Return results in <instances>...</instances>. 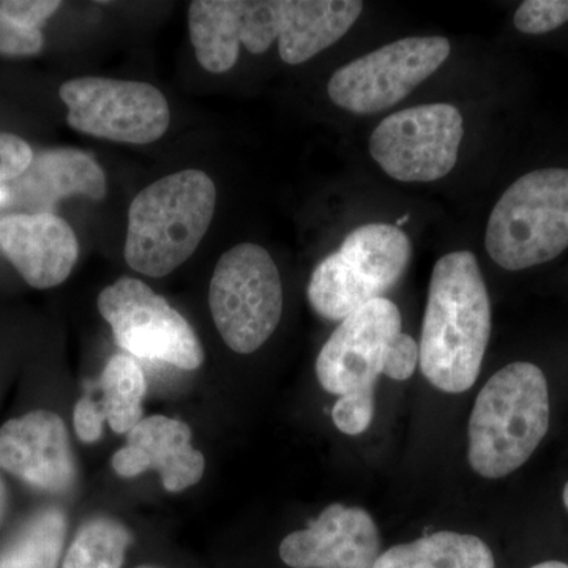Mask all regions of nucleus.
Segmentation results:
<instances>
[{
    "instance_id": "1",
    "label": "nucleus",
    "mask_w": 568,
    "mask_h": 568,
    "mask_svg": "<svg viewBox=\"0 0 568 568\" xmlns=\"http://www.w3.org/2000/svg\"><path fill=\"white\" fill-rule=\"evenodd\" d=\"M491 336V304L476 254L462 250L433 268L422 327L420 368L437 390L476 384Z\"/></svg>"
},
{
    "instance_id": "2",
    "label": "nucleus",
    "mask_w": 568,
    "mask_h": 568,
    "mask_svg": "<svg viewBox=\"0 0 568 568\" xmlns=\"http://www.w3.org/2000/svg\"><path fill=\"white\" fill-rule=\"evenodd\" d=\"M549 426L547 377L537 365L514 362L489 377L469 418L467 459L484 478L519 469L540 446Z\"/></svg>"
},
{
    "instance_id": "3",
    "label": "nucleus",
    "mask_w": 568,
    "mask_h": 568,
    "mask_svg": "<svg viewBox=\"0 0 568 568\" xmlns=\"http://www.w3.org/2000/svg\"><path fill=\"white\" fill-rule=\"evenodd\" d=\"M215 204V183L204 171H181L145 186L130 205L126 264L152 278L170 275L203 242Z\"/></svg>"
},
{
    "instance_id": "4",
    "label": "nucleus",
    "mask_w": 568,
    "mask_h": 568,
    "mask_svg": "<svg viewBox=\"0 0 568 568\" xmlns=\"http://www.w3.org/2000/svg\"><path fill=\"white\" fill-rule=\"evenodd\" d=\"M485 246L499 267L517 272L549 263L568 248V170H537L497 201Z\"/></svg>"
},
{
    "instance_id": "5",
    "label": "nucleus",
    "mask_w": 568,
    "mask_h": 568,
    "mask_svg": "<svg viewBox=\"0 0 568 568\" xmlns=\"http://www.w3.org/2000/svg\"><path fill=\"white\" fill-rule=\"evenodd\" d=\"M413 256L409 237L395 224H362L313 271L308 301L327 321H339L383 298L405 275Z\"/></svg>"
},
{
    "instance_id": "6",
    "label": "nucleus",
    "mask_w": 568,
    "mask_h": 568,
    "mask_svg": "<svg viewBox=\"0 0 568 568\" xmlns=\"http://www.w3.org/2000/svg\"><path fill=\"white\" fill-rule=\"evenodd\" d=\"M209 305L216 331L237 354H252L274 335L283 313V286L271 254L256 244L235 245L220 257Z\"/></svg>"
},
{
    "instance_id": "7",
    "label": "nucleus",
    "mask_w": 568,
    "mask_h": 568,
    "mask_svg": "<svg viewBox=\"0 0 568 568\" xmlns=\"http://www.w3.org/2000/svg\"><path fill=\"white\" fill-rule=\"evenodd\" d=\"M99 310L118 345L134 357L189 372L203 365V346L192 325L140 280L123 276L104 287Z\"/></svg>"
},
{
    "instance_id": "8",
    "label": "nucleus",
    "mask_w": 568,
    "mask_h": 568,
    "mask_svg": "<svg viewBox=\"0 0 568 568\" xmlns=\"http://www.w3.org/2000/svg\"><path fill=\"white\" fill-rule=\"evenodd\" d=\"M446 37H407L336 70L327 85L336 106L376 114L406 99L450 55Z\"/></svg>"
},
{
    "instance_id": "9",
    "label": "nucleus",
    "mask_w": 568,
    "mask_h": 568,
    "mask_svg": "<svg viewBox=\"0 0 568 568\" xmlns=\"http://www.w3.org/2000/svg\"><path fill=\"white\" fill-rule=\"evenodd\" d=\"M463 136L458 108L422 104L384 119L369 138V153L395 181L435 182L454 170Z\"/></svg>"
},
{
    "instance_id": "10",
    "label": "nucleus",
    "mask_w": 568,
    "mask_h": 568,
    "mask_svg": "<svg viewBox=\"0 0 568 568\" xmlns=\"http://www.w3.org/2000/svg\"><path fill=\"white\" fill-rule=\"evenodd\" d=\"M59 93L71 129L89 136L142 145L170 129V104L148 82L85 77L67 81Z\"/></svg>"
},
{
    "instance_id": "11",
    "label": "nucleus",
    "mask_w": 568,
    "mask_h": 568,
    "mask_svg": "<svg viewBox=\"0 0 568 568\" xmlns=\"http://www.w3.org/2000/svg\"><path fill=\"white\" fill-rule=\"evenodd\" d=\"M402 325L398 306L386 297L346 316L317 355L321 387L338 396L375 390Z\"/></svg>"
},
{
    "instance_id": "12",
    "label": "nucleus",
    "mask_w": 568,
    "mask_h": 568,
    "mask_svg": "<svg viewBox=\"0 0 568 568\" xmlns=\"http://www.w3.org/2000/svg\"><path fill=\"white\" fill-rule=\"evenodd\" d=\"M379 556L375 519L364 508L339 503L280 545V558L291 568H375Z\"/></svg>"
},
{
    "instance_id": "13",
    "label": "nucleus",
    "mask_w": 568,
    "mask_h": 568,
    "mask_svg": "<svg viewBox=\"0 0 568 568\" xmlns=\"http://www.w3.org/2000/svg\"><path fill=\"white\" fill-rule=\"evenodd\" d=\"M0 467L43 491L69 489L77 469L62 418L33 410L7 422L0 428Z\"/></svg>"
},
{
    "instance_id": "14",
    "label": "nucleus",
    "mask_w": 568,
    "mask_h": 568,
    "mask_svg": "<svg viewBox=\"0 0 568 568\" xmlns=\"http://www.w3.org/2000/svg\"><path fill=\"white\" fill-rule=\"evenodd\" d=\"M0 250L37 290L65 282L80 254L77 234L52 212L13 213L0 220Z\"/></svg>"
},
{
    "instance_id": "15",
    "label": "nucleus",
    "mask_w": 568,
    "mask_h": 568,
    "mask_svg": "<svg viewBox=\"0 0 568 568\" xmlns=\"http://www.w3.org/2000/svg\"><path fill=\"white\" fill-rule=\"evenodd\" d=\"M112 469L123 478L159 470L163 487L181 493L203 478L205 459L192 446V429L166 416L144 417L129 433L126 446L112 457Z\"/></svg>"
},
{
    "instance_id": "16",
    "label": "nucleus",
    "mask_w": 568,
    "mask_h": 568,
    "mask_svg": "<svg viewBox=\"0 0 568 568\" xmlns=\"http://www.w3.org/2000/svg\"><path fill=\"white\" fill-rule=\"evenodd\" d=\"M10 183V201L39 212H50L48 209L69 196L100 201L108 190L100 164L78 149L40 152L33 156L31 166Z\"/></svg>"
},
{
    "instance_id": "17",
    "label": "nucleus",
    "mask_w": 568,
    "mask_h": 568,
    "mask_svg": "<svg viewBox=\"0 0 568 568\" xmlns=\"http://www.w3.org/2000/svg\"><path fill=\"white\" fill-rule=\"evenodd\" d=\"M362 11L361 0H275L280 58L310 61L345 37Z\"/></svg>"
},
{
    "instance_id": "18",
    "label": "nucleus",
    "mask_w": 568,
    "mask_h": 568,
    "mask_svg": "<svg viewBox=\"0 0 568 568\" xmlns=\"http://www.w3.org/2000/svg\"><path fill=\"white\" fill-rule=\"evenodd\" d=\"M239 0H194L189 9L190 39L197 62L211 73H226L235 65L242 44Z\"/></svg>"
},
{
    "instance_id": "19",
    "label": "nucleus",
    "mask_w": 568,
    "mask_h": 568,
    "mask_svg": "<svg viewBox=\"0 0 568 568\" xmlns=\"http://www.w3.org/2000/svg\"><path fill=\"white\" fill-rule=\"evenodd\" d=\"M375 568H496L481 538L440 530L381 552Z\"/></svg>"
},
{
    "instance_id": "20",
    "label": "nucleus",
    "mask_w": 568,
    "mask_h": 568,
    "mask_svg": "<svg viewBox=\"0 0 568 568\" xmlns=\"http://www.w3.org/2000/svg\"><path fill=\"white\" fill-rule=\"evenodd\" d=\"M65 534L61 510L40 511L0 549V568H58Z\"/></svg>"
},
{
    "instance_id": "21",
    "label": "nucleus",
    "mask_w": 568,
    "mask_h": 568,
    "mask_svg": "<svg viewBox=\"0 0 568 568\" xmlns=\"http://www.w3.org/2000/svg\"><path fill=\"white\" fill-rule=\"evenodd\" d=\"M103 410L108 425L118 435L132 432L144 418V402L148 383L141 366L133 357L118 354L104 366L102 381Z\"/></svg>"
},
{
    "instance_id": "22",
    "label": "nucleus",
    "mask_w": 568,
    "mask_h": 568,
    "mask_svg": "<svg viewBox=\"0 0 568 568\" xmlns=\"http://www.w3.org/2000/svg\"><path fill=\"white\" fill-rule=\"evenodd\" d=\"M130 540L121 523L93 518L78 530L62 568H122Z\"/></svg>"
},
{
    "instance_id": "23",
    "label": "nucleus",
    "mask_w": 568,
    "mask_h": 568,
    "mask_svg": "<svg viewBox=\"0 0 568 568\" xmlns=\"http://www.w3.org/2000/svg\"><path fill=\"white\" fill-rule=\"evenodd\" d=\"M276 33L275 0L272 2H244L242 10V44L253 52L263 54L271 50Z\"/></svg>"
},
{
    "instance_id": "24",
    "label": "nucleus",
    "mask_w": 568,
    "mask_h": 568,
    "mask_svg": "<svg viewBox=\"0 0 568 568\" xmlns=\"http://www.w3.org/2000/svg\"><path fill=\"white\" fill-rule=\"evenodd\" d=\"M568 21V0H526L515 13V28L529 36L556 31Z\"/></svg>"
},
{
    "instance_id": "25",
    "label": "nucleus",
    "mask_w": 568,
    "mask_h": 568,
    "mask_svg": "<svg viewBox=\"0 0 568 568\" xmlns=\"http://www.w3.org/2000/svg\"><path fill=\"white\" fill-rule=\"evenodd\" d=\"M375 417V390L353 392L339 396L332 409V418L339 432L347 436L365 433Z\"/></svg>"
},
{
    "instance_id": "26",
    "label": "nucleus",
    "mask_w": 568,
    "mask_h": 568,
    "mask_svg": "<svg viewBox=\"0 0 568 568\" xmlns=\"http://www.w3.org/2000/svg\"><path fill=\"white\" fill-rule=\"evenodd\" d=\"M43 48L40 29L26 28L0 14V54L32 55Z\"/></svg>"
},
{
    "instance_id": "27",
    "label": "nucleus",
    "mask_w": 568,
    "mask_h": 568,
    "mask_svg": "<svg viewBox=\"0 0 568 568\" xmlns=\"http://www.w3.org/2000/svg\"><path fill=\"white\" fill-rule=\"evenodd\" d=\"M33 160L28 142L10 133H0V183L20 178Z\"/></svg>"
},
{
    "instance_id": "28",
    "label": "nucleus",
    "mask_w": 568,
    "mask_h": 568,
    "mask_svg": "<svg viewBox=\"0 0 568 568\" xmlns=\"http://www.w3.org/2000/svg\"><path fill=\"white\" fill-rule=\"evenodd\" d=\"M417 365H420V347L413 336L402 332L396 336L394 346L388 353L383 375L394 381H406L416 373Z\"/></svg>"
},
{
    "instance_id": "29",
    "label": "nucleus",
    "mask_w": 568,
    "mask_h": 568,
    "mask_svg": "<svg viewBox=\"0 0 568 568\" xmlns=\"http://www.w3.org/2000/svg\"><path fill=\"white\" fill-rule=\"evenodd\" d=\"M61 6L58 0H3L0 14L26 28L39 29Z\"/></svg>"
},
{
    "instance_id": "30",
    "label": "nucleus",
    "mask_w": 568,
    "mask_h": 568,
    "mask_svg": "<svg viewBox=\"0 0 568 568\" xmlns=\"http://www.w3.org/2000/svg\"><path fill=\"white\" fill-rule=\"evenodd\" d=\"M106 420L102 406L92 398H81L73 410L74 432L85 444L97 443L103 435V424Z\"/></svg>"
},
{
    "instance_id": "31",
    "label": "nucleus",
    "mask_w": 568,
    "mask_h": 568,
    "mask_svg": "<svg viewBox=\"0 0 568 568\" xmlns=\"http://www.w3.org/2000/svg\"><path fill=\"white\" fill-rule=\"evenodd\" d=\"M7 507V489L6 485H3L2 478H0V519L3 517V511H6Z\"/></svg>"
},
{
    "instance_id": "32",
    "label": "nucleus",
    "mask_w": 568,
    "mask_h": 568,
    "mask_svg": "<svg viewBox=\"0 0 568 568\" xmlns=\"http://www.w3.org/2000/svg\"><path fill=\"white\" fill-rule=\"evenodd\" d=\"M530 568H568V566L559 562V560H547V562L537 564V566Z\"/></svg>"
},
{
    "instance_id": "33",
    "label": "nucleus",
    "mask_w": 568,
    "mask_h": 568,
    "mask_svg": "<svg viewBox=\"0 0 568 568\" xmlns=\"http://www.w3.org/2000/svg\"><path fill=\"white\" fill-rule=\"evenodd\" d=\"M9 189H7V185H3V183H0V207H2V205L9 204Z\"/></svg>"
},
{
    "instance_id": "34",
    "label": "nucleus",
    "mask_w": 568,
    "mask_h": 568,
    "mask_svg": "<svg viewBox=\"0 0 568 568\" xmlns=\"http://www.w3.org/2000/svg\"><path fill=\"white\" fill-rule=\"evenodd\" d=\"M562 499H564V506H566V508L568 510V481H567L566 488H564Z\"/></svg>"
},
{
    "instance_id": "35",
    "label": "nucleus",
    "mask_w": 568,
    "mask_h": 568,
    "mask_svg": "<svg viewBox=\"0 0 568 568\" xmlns=\"http://www.w3.org/2000/svg\"><path fill=\"white\" fill-rule=\"evenodd\" d=\"M138 568H159V567L142 566V567H138Z\"/></svg>"
}]
</instances>
